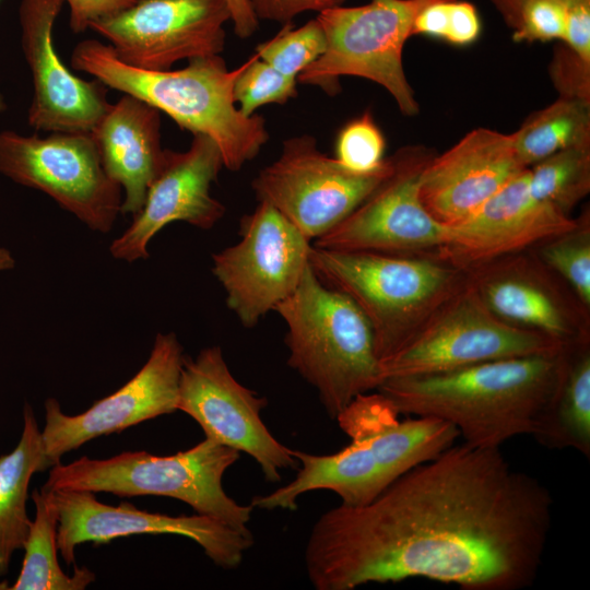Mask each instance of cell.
I'll return each instance as SVG.
<instances>
[{"label": "cell", "mask_w": 590, "mask_h": 590, "mask_svg": "<svg viewBox=\"0 0 590 590\" xmlns=\"http://www.w3.org/2000/svg\"><path fill=\"white\" fill-rule=\"evenodd\" d=\"M553 505L500 448L453 444L369 503L322 514L305 547L307 576L317 590L414 578L522 590L542 565Z\"/></svg>", "instance_id": "1"}, {"label": "cell", "mask_w": 590, "mask_h": 590, "mask_svg": "<svg viewBox=\"0 0 590 590\" xmlns=\"http://www.w3.org/2000/svg\"><path fill=\"white\" fill-rule=\"evenodd\" d=\"M568 347L438 374L390 377L377 391L399 415L438 418L470 446L500 448L516 436L535 434L560 382Z\"/></svg>", "instance_id": "2"}, {"label": "cell", "mask_w": 590, "mask_h": 590, "mask_svg": "<svg viewBox=\"0 0 590 590\" xmlns=\"http://www.w3.org/2000/svg\"><path fill=\"white\" fill-rule=\"evenodd\" d=\"M70 62L107 87L165 113L181 129L211 138L232 172L255 158L269 140L266 120L257 114L245 116L235 104L239 67L228 70L220 55L188 60L178 70H144L122 62L110 45L86 39L75 45Z\"/></svg>", "instance_id": "3"}, {"label": "cell", "mask_w": 590, "mask_h": 590, "mask_svg": "<svg viewBox=\"0 0 590 590\" xmlns=\"http://www.w3.org/2000/svg\"><path fill=\"white\" fill-rule=\"evenodd\" d=\"M287 327L288 365L312 386L330 418L382 381L370 324L356 304L310 263L275 308Z\"/></svg>", "instance_id": "4"}, {"label": "cell", "mask_w": 590, "mask_h": 590, "mask_svg": "<svg viewBox=\"0 0 590 590\" xmlns=\"http://www.w3.org/2000/svg\"><path fill=\"white\" fill-rule=\"evenodd\" d=\"M309 263L368 320L379 361L401 350L465 281L467 272L433 255L399 256L318 248Z\"/></svg>", "instance_id": "5"}, {"label": "cell", "mask_w": 590, "mask_h": 590, "mask_svg": "<svg viewBox=\"0 0 590 590\" xmlns=\"http://www.w3.org/2000/svg\"><path fill=\"white\" fill-rule=\"evenodd\" d=\"M239 459V452L205 437L193 447L169 456L126 451L108 459L81 457L49 469L48 491L111 493L120 497L164 496L188 504L205 515L249 531L252 507L229 497L223 475Z\"/></svg>", "instance_id": "6"}, {"label": "cell", "mask_w": 590, "mask_h": 590, "mask_svg": "<svg viewBox=\"0 0 590 590\" xmlns=\"http://www.w3.org/2000/svg\"><path fill=\"white\" fill-rule=\"evenodd\" d=\"M437 0H370L358 7L339 5L317 15L327 48L303 70L297 82L334 95L341 76L370 80L385 87L400 111L413 117L420 105L403 69L402 54L415 17Z\"/></svg>", "instance_id": "7"}, {"label": "cell", "mask_w": 590, "mask_h": 590, "mask_svg": "<svg viewBox=\"0 0 590 590\" xmlns=\"http://www.w3.org/2000/svg\"><path fill=\"white\" fill-rule=\"evenodd\" d=\"M568 344L547 334L509 324L484 304L468 279L428 317L412 339L380 362L382 380L438 374L467 366L556 354Z\"/></svg>", "instance_id": "8"}, {"label": "cell", "mask_w": 590, "mask_h": 590, "mask_svg": "<svg viewBox=\"0 0 590 590\" xmlns=\"http://www.w3.org/2000/svg\"><path fill=\"white\" fill-rule=\"evenodd\" d=\"M0 173L46 193L92 231L110 232L121 213L122 189L106 173L91 132L1 131Z\"/></svg>", "instance_id": "9"}, {"label": "cell", "mask_w": 590, "mask_h": 590, "mask_svg": "<svg viewBox=\"0 0 590 590\" xmlns=\"http://www.w3.org/2000/svg\"><path fill=\"white\" fill-rule=\"evenodd\" d=\"M391 158L377 169L358 173L319 151L310 134L283 142L280 156L251 182L259 202L283 214L310 241L351 214L387 177Z\"/></svg>", "instance_id": "10"}, {"label": "cell", "mask_w": 590, "mask_h": 590, "mask_svg": "<svg viewBox=\"0 0 590 590\" xmlns=\"http://www.w3.org/2000/svg\"><path fill=\"white\" fill-rule=\"evenodd\" d=\"M239 235L237 244L212 256V272L227 307L251 328L296 290L312 244L266 202L241 217Z\"/></svg>", "instance_id": "11"}, {"label": "cell", "mask_w": 590, "mask_h": 590, "mask_svg": "<svg viewBox=\"0 0 590 590\" xmlns=\"http://www.w3.org/2000/svg\"><path fill=\"white\" fill-rule=\"evenodd\" d=\"M435 154L421 144L405 145L391 158V170L342 222L314 246L333 250L399 256L433 255L448 227L437 222L418 197L423 169Z\"/></svg>", "instance_id": "12"}, {"label": "cell", "mask_w": 590, "mask_h": 590, "mask_svg": "<svg viewBox=\"0 0 590 590\" xmlns=\"http://www.w3.org/2000/svg\"><path fill=\"white\" fill-rule=\"evenodd\" d=\"M268 400L241 385L231 373L220 346L185 356L177 411L192 417L205 437L253 458L266 481H281V472L298 469L292 449L281 444L261 418Z\"/></svg>", "instance_id": "13"}, {"label": "cell", "mask_w": 590, "mask_h": 590, "mask_svg": "<svg viewBox=\"0 0 590 590\" xmlns=\"http://www.w3.org/2000/svg\"><path fill=\"white\" fill-rule=\"evenodd\" d=\"M228 21L226 0H137L90 28L110 43L122 62L163 71L180 60L220 55Z\"/></svg>", "instance_id": "14"}, {"label": "cell", "mask_w": 590, "mask_h": 590, "mask_svg": "<svg viewBox=\"0 0 590 590\" xmlns=\"http://www.w3.org/2000/svg\"><path fill=\"white\" fill-rule=\"evenodd\" d=\"M184 358L182 346L174 332L157 333L141 369L83 413L68 415L56 399L48 398L42 429L48 470L61 463L63 455L94 438L177 411Z\"/></svg>", "instance_id": "15"}, {"label": "cell", "mask_w": 590, "mask_h": 590, "mask_svg": "<svg viewBox=\"0 0 590 590\" xmlns=\"http://www.w3.org/2000/svg\"><path fill=\"white\" fill-rule=\"evenodd\" d=\"M59 510L57 547L64 562L75 560L82 543H108L134 534H172L188 538L223 569H235L252 546L249 531H240L219 519L197 514L169 516L138 509L130 503L118 506L97 500L86 491H52Z\"/></svg>", "instance_id": "16"}, {"label": "cell", "mask_w": 590, "mask_h": 590, "mask_svg": "<svg viewBox=\"0 0 590 590\" xmlns=\"http://www.w3.org/2000/svg\"><path fill=\"white\" fill-rule=\"evenodd\" d=\"M223 166L219 146L204 134H193L187 151L165 150L141 211L111 243V257L130 263L148 259L150 241L172 222L212 228L225 214L224 204L211 194Z\"/></svg>", "instance_id": "17"}, {"label": "cell", "mask_w": 590, "mask_h": 590, "mask_svg": "<svg viewBox=\"0 0 590 590\" xmlns=\"http://www.w3.org/2000/svg\"><path fill=\"white\" fill-rule=\"evenodd\" d=\"M64 0H22L21 45L34 94L28 125L45 132H92L110 107L108 87L69 71L52 44V28Z\"/></svg>", "instance_id": "18"}, {"label": "cell", "mask_w": 590, "mask_h": 590, "mask_svg": "<svg viewBox=\"0 0 590 590\" xmlns=\"http://www.w3.org/2000/svg\"><path fill=\"white\" fill-rule=\"evenodd\" d=\"M578 220L532 198L523 169L461 223L433 255L470 271L574 228Z\"/></svg>", "instance_id": "19"}, {"label": "cell", "mask_w": 590, "mask_h": 590, "mask_svg": "<svg viewBox=\"0 0 590 590\" xmlns=\"http://www.w3.org/2000/svg\"><path fill=\"white\" fill-rule=\"evenodd\" d=\"M526 168L511 134L476 128L429 160L420 178L418 197L437 222L451 227Z\"/></svg>", "instance_id": "20"}, {"label": "cell", "mask_w": 590, "mask_h": 590, "mask_svg": "<svg viewBox=\"0 0 590 590\" xmlns=\"http://www.w3.org/2000/svg\"><path fill=\"white\" fill-rule=\"evenodd\" d=\"M542 268L519 252L467 273L487 308L505 322L568 345L589 342L586 308L567 300Z\"/></svg>", "instance_id": "21"}, {"label": "cell", "mask_w": 590, "mask_h": 590, "mask_svg": "<svg viewBox=\"0 0 590 590\" xmlns=\"http://www.w3.org/2000/svg\"><path fill=\"white\" fill-rule=\"evenodd\" d=\"M352 441L338 452L312 455L292 449L298 460L296 476L267 495L255 496L250 506L264 510H295L297 499L318 489L334 492L346 506H362L388 487L400 474L374 434L353 430Z\"/></svg>", "instance_id": "22"}, {"label": "cell", "mask_w": 590, "mask_h": 590, "mask_svg": "<svg viewBox=\"0 0 590 590\" xmlns=\"http://www.w3.org/2000/svg\"><path fill=\"white\" fill-rule=\"evenodd\" d=\"M91 134L106 173L122 189L121 213L134 216L163 162L161 111L123 94Z\"/></svg>", "instance_id": "23"}, {"label": "cell", "mask_w": 590, "mask_h": 590, "mask_svg": "<svg viewBox=\"0 0 590 590\" xmlns=\"http://www.w3.org/2000/svg\"><path fill=\"white\" fill-rule=\"evenodd\" d=\"M46 470L42 430L25 403L21 438L11 452L0 456V576L8 573L13 554L24 547L32 523L26 511L28 486L35 473Z\"/></svg>", "instance_id": "24"}, {"label": "cell", "mask_w": 590, "mask_h": 590, "mask_svg": "<svg viewBox=\"0 0 590 590\" xmlns=\"http://www.w3.org/2000/svg\"><path fill=\"white\" fill-rule=\"evenodd\" d=\"M534 437L550 449H574L590 457L589 342L567 349L563 376Z\"/></svg>", "instance_id": "25"}, {"label": "cell", "mask_w": 590, "mask_h": 590, "mask_svg": "<svg viewBox=\"0 0 590 590\" xmlns=\"http://www.w3.org/2000/svg\"><path fill=\"white\" fill-rule=\"evenodd\" d=\"M35 517L32 520L23 550V564L11 590H84L95 581L87 567H75L67 575L57 558L59 510L52 491L44 487L32 493Z\"/></svg>", "instance_id": "26"}, {"label": "cell", "mask_w": 590, "mask_h": 590, "mask_svg": "<svg viewBox=\"0 0 590 590\" xmlns=\"http://www.w3.org/2000/svg\"><path fill=\"white\" fill-rule=\"evenodd\" d=\"M511 135L527 168L558 151L590 146V102L559 97L532 113Z\"/></svg>", "instance_id": "27"}, {"label": "cell", "mask_w": 590, "mask_h": 590, "mask_svg": "<svg viewBox=\"0 0 590 590\" xmlns=\"http://www.w3.org/2000/svg\"><path fill=\"white\" fill-rule=\"evenodd\" d=\"M533 199L569 215L590 191V146L558 151L529 167Z\"/></svg>", "instance_id": "28"}, {"label": "cell", "mask_w": 590, "mask_h": 590, "mask_svg": "<svg viewBox=\"0 0 590 590\" xmlns=\"http://www.w3.org/2000/svg\"><path fill=\"white\" fill-rule=\"evenodd\" d=\"M539 260L558 274L571 288L579 303L590 307V224L589 216L577 225L539 245Z\"/></svg>", "instance_id": "29"}, {"label": "cell", "mask_w": 590, "mask_h": 590, "mask_svg": "<svg viewBox=\"0 0 590 590\" xmlns=\"http://www.w3.org/2000/svg\"><path fill=\"white\" fill-rule=\"evenodd\" d=\"M327 48L323 28L316 19L295 28L292 24L257 45L256 55L285 75L296 78L322 56Z\"/></svg>", "instance_id": "30"}, {"label": "cell", "mask_w": 590, "mask_h": 590, "mask_svg": "<svg viewBox=\"0 0 590 590\" xmlns=\"http://www.w3.org/2000/svg\"><path fill=\"white\" fill-rule=\"evenodd\" d=\"M297 79L283 74L256 54L240 67L233 83V97L245 116L268 104H285L297 95Z\"/></svg>", "instance_id": "31"}, {"label": "cell", "mask_w": 590, "mask_h": 590, "mask_svg": "<svg viewBox=\"0 0 590 590\" xmlns=\"http://www.w3.org/2000/svg\"><path fill=\"white\" fill-rule=\"evenodd\" d=\"M385 137L370 111L349 121L335 141V158L346 168L367 173L384 163Z\"/></svg>", "instance_id": "32"}, {"label": "cell", "mask_w": 590, "mask_h": 590, "mask_svg": "<svg viewBox=\"0 0 590 590\" xmlns=\"http://www.w3.org/2000/svg\"><path fill=\"white\" fill-rule=\"evenodd\" d=\"M570 0H523L509 25L516 42L563 40Z\"/></svg>", "instance_id": "33"}, {"label": "cell", "mask_w": 590, "mask_h": 590, "mask_svg": "<svg viewBox=\"0 0 590 590\" xmlns=\"http://www.w3.org/2000/svg\"><path fill=\"white\" fill-rule=\"evenodd\" d=\"M550 78L559 97L590 102V59L563 42L554 50Z\"/></svg>", "instance_id": "34"}, {"label": "cell", "mask_w": 590, "mask_h": 590, "mask_svg": "<svg viewBox=\"0 0 590 590\" xmlns=\"http://www.w3.org/2000/svg\"><path fill=\"white\" fill-rule=\"evenodd\" d=\"M257 20H266L282 25L292 24L297 15L343 5L345 0H247Z\"/></svg>", "instance_id": "35"}, {"label": "cell", "mask_w": 590, "mask_h": 590, "mask_svg": "<svg viewBox=\"0 0 590 590\" xmlns=\"http://www.w3.org/2000/svg\"><path fill=\"white\" fill-rule=\"evenodd\" d=\"M481 31V19L473 3L448 0L445 42L467 46L479 38Z\"/></svg>", "instance_id": "36"}, {"label": "cell", "mask_w": 590, "mask_h": 590, "mask_svg": "<svg viewBox=\"0 0 590 590\" xmlns=\"http://www.w3.org/2000/svg\"><path fill=\"white\" fill-rule=\"evenodd\" d=\"M70 8V28L79 34L90 28L97 20L120 12L137 0H64Z\"/></svg>", "instance_id": "37"}, {"label": "cell", "mask_w": 590, "mask_h": 590, "mask_svg": "<svg viewBox=\"0 0 590 590\" xmlns=\"http://www.w3.org/2000/svg\"><path fill=\"white\" fill-rule=\"evenodd\" d=\"M562 42L590 59V0H570Z\"/></svg>", "instance_id": "38"}, {"label": "cell", "mask_w": 590, "mask_h": 590, "mask_svg": "<svg viewBox=\"0 0 590 590\" xmlns=\"http://www.w3.org/2000/svg\"><path fill=\"white\" fill-rule=\"evenodd\" d=\"M231 10V21L235 34L246 39L250 37L258 27V20L250 9L247 0H226Z\"/></svg>", "instance_id": "39"}, {"label": "cell", "mask_w": 590, "mask_h": 590, "mask_svg": "<svg viewBox=\"0 0 590 590\" xmlns=\"http://www.w3.org/2000/svg\"><path fill=\"white\" fill-rule=\"evenodd\" d=\"M523 0H491L495 9L502 15L506 25H510L514 16L518 10V7Z\"/></svg>", "instance_id": "40"}, {"label": "cell", "mask_w": 590, "mask_h": 590, "mask_svg": "<svg viewBox=\"0 0 590 590\" xmlns=\"http://www.w3.org/2000/svg\"><path fill=\"white\" fill-rule=\"evenodd\" d=\"M15 266V260L11 252L0 247V271L11 270Z\"/></svg>", "instance_id": "41"}, {"label": "cell", "mask_w": 590, "mask_h": 590, "mask_svg": "<svg viewBox=\"0 0 590 590\" xmlns=\"http://www.w3.org/2000/svg\"><path fill=\"white\" fill-rule=\"evenodd\" d=\"M9 588V582L7 580L0 581V590H8Z\"/></svg>", "instance_id": "42"}, {"label": "cell", "mask_w": 590, "mask_h": 590, "mask_svg": "<svg viewBox=\"0 0 590 590\" xmlns=\"http://www.w3.org/2000/svg\"><path fill=\"white\" fill-rule=\"evenodd\" d=\"M5 109V105H4V102L0 95V111L4 110Z\"/></svg>", "instance_id": "43"}]
</instances>
